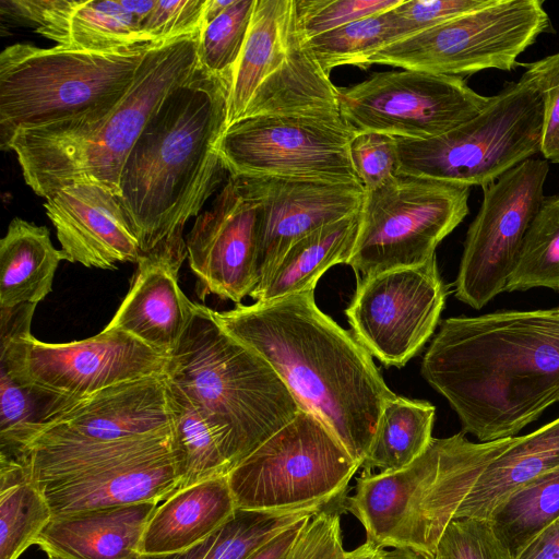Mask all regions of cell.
<instances>
[{
  "label": "cell",
  "mask_w": 559,
  "mask_h": 559,
  "mask_svg": "<svg viewBox=\"0 0 559 559\" xmlns=\"http://www.w3.org/2000/svg\"><path fill=\"white\" fill-rule=\"evenodd\" d=\"M421 373L480 442L515 437L559 402V307L451 317Z\"/></svg>",
  "instance_id": "cell-1"
},
{
  "label": "cell",
  "mask_w": 559,
  "mask_h": 559,
  "mask_svg": "<svg viewBox=\"0 0 559 559\" xmlns=\"http://www.w3.org/2000/svg\"><path fill=\"white\" fill-rule=\"evenodd\" d=\"M313 292L239 304L213 314L274 368L301 406L361 466L382 408L396 394L354 334L318 308Z\"/></svg>",
  "instance_id": "cell-2"
},
{
  "label": "cell",
  "mask_w": 559,
  "mask_h": 559,
  "mask_svg": "<svg viewBox=\"0 0 559 559\" xmlns=\"http://www.w3.org/2000/svg\"><path fill=\"white\" fill-rule=\"evenodd\" d=\"M231 83L201 63L155 110L129 153L117 197L141 257L187 258L183 229L226 171L217 151Z\"/></svg>",
  "instance_id": "cell-3"
},
{
  "label": "cell",
  "mask_w": 559,
  "mask_h": 559,
  "mask_svg": "<svg viewBox=\"0 0 559 559\" xmlns=\"http://www.w3.org/2000/svg\"><path fill=\"white\" fill-rule=\"evenodd\" d=\"M200 32L150 49L130 90L105 116L91 122L62 121L19 130L8 151L15 153L25 183L45 199L81 182L102 186L118 197L123 165L144 127L200 64Z\"/></svg>",
  "instance_id": "cell-4"
},
{
  "label": "cell",
  "mask_w": 559,
  "mask_h": 559,
  "mask_svg": "<svg viewBox=\"0 0 559 559\" xmlns=\"http://www.w3.org/2000/svg\"><path fill=\"white\" fill-rule=\"evenodd\" d=\"M166 380L223 433L236 466L305 409L274 368L200 304L168 356Z\"/></svg>",
  "instance_id": "cell-5"
},
{
  "label": "cell",
  "mask_w": 559,
  "mask_h": 559,
  "mask_svg": "<svg viewBox=\"0 0 559 559\" xmlns=\"http://www.w3.org/2000/svg\"><path fill=\"white\" fill-rule=\"evenodd\" d=\"M159 43L105 52L23 43L4 48L0 53L2 151L21 129L91 122L105 116L130 90L143 58Z\"/></svg>",
  "instance_id": "cell-6"
},
{
  "label": "cell",
  "mask_w": 559,
  "mask_h": 559,
  "mask_svg": "<svg viewBox=\"0 0 559 559\" xmlns=\"http://www.w3.org/2000/svg\"><path fill=\"white\" fill-rule=\"evenodd\" d=\"M543 122V95L522 74L454 129L427 140L396 138L397 175L485 188L539 153Z\"/></svg>",
  "instance_id": "cell-7"
},
{
  "label": "cell",
  "mask_w": 559,
  "mask_h": 559,
  "mask_svg": "<svg viewBox=\"0 0 559 559\" xmlns=\"http://www.w3.org/2000/svg\"><path fill=\"white\" fill-rule=\"evenodd\" d=\"M360 465L330 429L302 409L227 475L237 509L320 511L346 502Z\"/></svg>",
  "instance_id": "cell-8"
},
{
  "label": "cell",
  "mask_w": 559,
  "mask_h": 559,
  "mask_svg": "<svg viewBox=\"0 0 559 559\" xmlns=\"http://www.w3.org/2000/svg\"><path fill=\"white\" fill-rule=\"evenodd\" d=\"M471 187L396 175L366 191L347 264L362 277L416 266L468 214Z\"/></svg>",
  "instance_id": "cell-9"
},
{
  "label": "cell",
  "mask_w": 559,
  "mask_h": 559,
  "mask_svg": "<svg viewBox=\"0 0 559 559\" xmlns=\"http://www.w3.org/2000/svg\"><path fill=\"white\" fill-rule=\"evenodd\" d=\"M540 0H488L487 4L396 40L374 52L371 64L438 75L512 71L537 38L551 33Z\"/></svg>",
  "instance_id": "cell-10"
},
{
  "label": "cell",
  "mask_w": 559,
  "mask_h": 559,
  "mask_svg": "<svg viewBox=\"0 0 559 559\" xmlns=\"http://www.w3.org/2000/svg\"><path fill=\"white\" fill-rule=\"evenodd\" d=\"M343 119L254 116L228 126L217 151L230 176L360 183Z\"/></svg>",
  "instance_id": "cell-11"
},
{
  "label": "cell",
  "mask_w": 559,
  "mask_h": 559,
  "mask_svg": "<svg viewBox=\"0 0 559 559\" xmlns=\"http://www.w3.org/2000/svg\"><path fill=\"white\" fill-rule=\"evenodd\" d=\"M463 78L403 70L378 72L338 88L340 111L356 132L427 140L478 115L490 102Z\"/></svg>",
  "instance_id": "cell-12"
},
{
  "label": "cell",
  "mask_w": 559,
  "mask_h": 559,
  "mask_svg": "<svg viewBox=\"0 0 559 559\" xmlns=\"http://www.w3.org/2000/svg\"><path fill=\"white\" fill-rule=\"evenodd\" d=\"M549 163L528 158L483 188L455 280V297L481 309L504 292L526 231L545 199Z\"/></svg>",
  "instance_id": "cell-13"
},
{
  "label": "cell",
  "mask_w": 559,
  "mask_h": 559,
  "mask_svg": "<svg viewBox=\"0 0 559 559\" xmlns=\"http://www.w3.org/2000/svg\"><path fill=\"white\" fill-rule=\"evenodd\" d=\"M448 287L436 255L358 281L345 313L357 341L385 367L401 368L433 334Z\"/></svg>",
  "instance_id": "cell-14"
},
{
  "label": "cell",
  "mask_w": 559,
  "mask_h": 559,
  "mask_svg": "<svg viewBox=\"0 0 559 559\" xmlns=\"http://www.w3.org/2000/svg\"><path fill=\"white\" fill-rule=\"evenodd\" d=\"M452 520H490L513 493L559 466V417L520 437L472 442L442 438Z\"/></svg>",
  "instance_id": "cell-15"
},
{
  "label": "cell",
  "mask_w": 559,
  "mask_h": 559,
  "mask_svg": "<svg viewBox=\"0 0 559 559\" xmlns=\"http://www.w3.org/2000/svg\"><path fill=\"white\" fill-rule=\"evenodd\" d=\"M167 361L168 356L132 335L106 328L88 338L61 344L44 343L32 336L24 380L56 397L57 413L100 390L163 376Z\"/></svg>",
  "instance_id": "cell-16"
},
{
  "label": "cell",
  "mask_w": 559,
  "mask_h": 559,
  "mask_svg": "<svg viewBox=\"0 0 559 559\" xmlns=\"http://www.w3.org/2000/svg\"><path fill=\"white\" fill-rule=\"evenodd\" d=\"M187 258L201 300L214 295L241 304L259 283L258 204L242 178L228 177L210 210L187 235Z\"/></svg>",
  "instance_id": "cell-17"
},
{
  "label": "cell",
  "mask_w": 559,
  "mask_h": 559,
  "mask_svg": "<svg viewBox=\"0 0 559 559\" xmlns=\"http://www.w3.org/2000/svg\"><path fill=\"white\" fill-rule=\"evenodd\" d=\"M173 430L165 373L104 389L64 406L40 425L27 451L38 443H107Z\"/></svg>",
  "instance_id": "cell-18"
},
{
  "label": "cell",
  "mask_w": 559,
  "mask_h": 559,
  "mask_svg": "<svg viewBox=\"0 0 559 559\" xmlns=\"http://www.w3.org/2000/svg\"><path fill=\"white\" fill-rule=\"evenodd\" d=\"M241 178L258 204L260 278L298 239L359 213L366 192L361 183Z\"/></svg>",
  "instance_id": "cell-19"
},
{
  "label": "cell",
  "mask_w": 559,
  "mask_h": 559,
  "mask_svg": "<svg viewBox=\"0 0 559 559\" xmlns=\"http://www.w3.org/2000/svg\"><path fill=\"white\" fill-rule=\"evenodd\" d=\"M44 206L67 261L103 270L139 262L138 239L117 195L104 187L66 186L48 197Z\"/></svg>",
  "instance_id": "cell-20"
},
{
  "label": "cell",
  "mask_w": 559,
  "mask_h": 559,
  "mask_svg": "<svg viewBox=\"0 0 559 559\" xmlns=\"http://www.w3.org/2000/svg\"><path fill=\"white\" fill-rule=\"evenodd\" d=\"M173 449L38 485L52 516L141 502H162L179 487Z\"/></svg>",
  "instance_id": "cell-21"
},
{
  "label": "cell",
  "mask_w": 559,
  "mask_h": 559,
  "mask_svg": "<svg viewBox=\"0 0 559 559\" xmlns=\"http://www.w3.org/2000/svg\"><path fill=\"white\" fill-rule=\"evenodd\" d=\"M131 286L108 330L126 332L169 356L180 343L195 308L181 290L178 271L166 260L142 255Z\"/></svg>",
  "instance_id": "cell-22"
},
{
  "label": "cell",
  "mask_w": 559,
  "mask_h": 559,
  "mask_svg": "<svg viewBox=\"0 0 559 559\" xmlns=\"http://www.w3.org/2000/svg\"><path fill=\"white\" fill-rule=\"evenodd\" d=\"M159 502L52 516L36 544L61 559H139L146 524Z\"/></svg>",
  "instance_id": "cell-23"
},
{
  "label": "cell",
  "mask_w": 559,
  "mask_h": 559,
  "mask_svg": "<svg viewBox=\"0 0 559 559\" xmlns=\"http://www.w3.org/2000/svg\"><path fill=\"white\" fill-rule=\"evenodd\" d=\"M254 116L343 118L338 88L306 47L296 22L295 3L286 56L258 87L242 118Z\"/></svg>",
  "instance_id": "cell-24"
},
{
  "label": "cell",
  "mask_w": 559,
  "mask_h": 559,
  "mask_svg": "<svg viewBox=\"0 0 559 559\" xmlns=\"http://www.w3.org/2000/svg\"><path fill=\"white\" fill-rule=\"evenodd\" d=\"M236 509L227 475L178 488L150 518L141 555L182 551L214 533Z\"/></svg>",
  "instance_id": "cell-25"
},
{
  "label": "cell",
  "mask_w": 559,
  "mask_h": 559,
  "mask_svg": "<svg viewBox=\"0 0 559 559\" xmlns=\"http://www.w3.org/2000/svg\"><path fill=\"white\" fill-rule=\"evenodd\" d=\"M358 223L359 213L324 225L295 241L262 275L250 297L263 302L314 288L330 267L347 264Z\"/></svg>",
  "instance_id": "cell-26"
},
{
  "label": "cell",
  "mask_w": 559,
  "mask_h": 559,
  "mask_svg": "<svg viewBox=\"0 0 559 559\" xmlns=\"http://www.w3.org/2000/svg\"><path fill=\"white\" fill-rule=\"evenodd\" d=\"M62 260L66 254L53 247L46 226L13 218L0 240V308L41 301Z\"/></svg>",
  "instance_id": "cell-27"
},
{
  "label": "cell",
  "mask_w": 559,
  "mask_h": 559,
  "mask_svg": "<svg viewBox=\"0 0 559 559\" xmlns=\"http://www.w3.org/2000/svg\"><path fill=\"white\" fill-rule=\"evenodd\" d=\"M294 0H255L249 31L235 66L227 103V127L240 120L261 83L283 62Z\"/></svg>",
  "instance_id": "cell-28"
},
{
  "label": "cell",
  "mask_w": 559,
  "mask_h": 559,
  "mask_svg": "<svg viewBox=\"0 0 559 559\" xmlns=\"http://www.w3.org/2000/svg\"><path fill=\"white\" fill-rule=\"evenodd\" d=\"M435 406L427 401L395 395L380 414L369 451L361 463L362 473H388L413 463L430 444Z\"/></svg>",
  "instance_id": "cell-29"
},
{
  "label": "cell",
  "mask_w": 559,
  "mask_h": 559,
  "mask_svg": "<svg viewBox=\"0 0 559 559\" xmlns=\"http://www.w3.org/2000/svg\"><path fill=\"white\" fill-rule=\"evenodd\" d=\"M168 389L174 413L173 452L180 476L178 488L228 475L236 463L226 438L182 394L169 385Z\"/></svg>",
  "instance_id": "cell-30"
},
{
  "label": "cell",
  "mask_w": 559,
  "mask_h": 559,
  "mask_svg": "<svg viewBox=\"0 0 559 559\" xmlns=\"http://www.w3.org/2000/svg\"><path fill=\"white\" fill-rule=\"evenodd\" d=\"M51 519L28 465L0 460V559H19Z\"/></svg>",
  "instance_id": "cell-31"
},
{
  "label": "cell",
  "mask_w": 559,
  "mask_h": 559,
  "mask_svg": "<svg viewBox=\"0 0 559 559\" xmlns=\"http://www.w3.org/2000/svg\"><path fill=\"white\" fill-rule=\"evenodd\" d=\"M316 512L236 509L228 521L200 543L182 551L141 555L139 559H246L269 540Z\"/></svg>",
  "instance_id": "cell-32"
},
{
  "label": "cell",
  "mask_w": 559,
  "mask_h": 559,
  "mask_svg": "<svg viewBox=\"0 0 559 559\" xmlns=\"http://www.w3.org/2000/svg\"><path fill=\"white\" fill-rule=\"evenodd\" d=\"M559 518V466L513 493L491 515L498 538L516 558Z\"/></svg>",
  "instance_id": "cell-33"
},
{
  "label": "cell",
  "mask_w": 559,
  "mask_h": 559,
  "mask_svg": "<svg viewBox=\"0 0 559 559\" xmlns=\"http://www.w3.org/2000/svg\"><path fill=\"white\" fill-rule=\"evenodd\" d=\"M155 43L120 0H82L70 17L63 48L105 52Z\"/></svg>",
  "instance_id": "cell-34"
},
{
  "label": "cell",
  "mask_w": 559,
  "mask_h": 559,
  "mask_svg": "<svg viewBox=\"0 0 559 559\" xmlns=\"http://www.w3.org/2000/svg\"><path fill=\"white\" fill-rule=\"evenodd\" d=\"M535 287L559 293V193L545 197L526 231L504 292Z\"/></svg>",
  "instance_id": "cell-35"
},
{
  "label": "cell",
  "mask_w": 559,
  "mask_h": 559,
  "mask_svg": "<svg viewBox=\"0 0 559 559\" xmlns=\"http://www.w3.org/2000/svg\"><path fill=\"white\" fill-rule=\"evenodd\" d=\"M390 11L306 39V47L328 74L340 66L367 69L376 51L396 40Z\"/></svg>",
  "instance_id": "cell-36"
},
{
  "label": "cell",
  "mask_w": 559,
  "mask_h": 559,
  "mask_svg": "<svg viewBox=\"0 0 559 559\" xmlns=\"http://www.w3.org/2000/svg\"><path fill=\"white\" fill-rule=\"evenodd\" d=\"M254 4L255 0H235L217 17L201 26L198 48L200 63L230 83L247 38Z\"/></svg>",
  "instance_id": "cell-37"
},
{
  "label": "cell",
  "mask_w": 559,
  "mask_h": 559,
  "mask_svg": "<svg viewBox=\"0 0 559 559\" xmlns=\"http://www.w3.org/2000/svg\"><path fill=\"white\" fill-rule=\"evenodd\" d=\"M346 502L326 507L308 518L283 559H383L386 550L365 542L346 550L341 518Z\"/></svg>",
  "instance_id": "cell-38"
},
{
  "label": "cell",
  "mask_w": 559,
  "mask_h": 559,
  "mask_svg": "<svg viewBox=\"0 0 559 559\" xmlns=\"http://www.w3.org/2000/svg\"><path fill=\"white\" fill-rule=\"evenodd\" d=\"M403 0H294L297 25L305 38L390 11Z\"/></svg>",
  "instance_id": "cell-39"
},
{
  "label": "cell",
  "mask_w": 559,
  "mask_h": 559,
  "mask_svg": "<svg viewBox=\"0 0 559 559\" xmlns=\"http://www.w3.org/2000/svg\"><path fill=\"white\" fill-rule=\"evenodd\" d=\"M429 559H515L498 538L490 520H452Z\"/></svg>",
  "instance_id": "cell-40"
},
{
  "label": "cell",
  "mask_w": 559,
  "mask_h": 559,
  "mask_svg": "<svg viewBox=\"0 0 559 559\" xmlns=\"http://www.w3.org/2000/svg\"><path fill=\"white\" fill-rule=\"evenodd\" d=\"M349 156L365 191L373 190L397 175L395 136L380 132H356L349 142Z\"/></svg>",
  "instance_id": "cell-41"
},
{
  "label": "cell",
  "mask_w": 559,
  "mask_h": 559,
  "mask_svg": "<svg viewBox=\"0 0 559 559\" xmlns=\"http://www.w3.org/2000/svg\"><path fill=\"white\" fill-rule=\"evenodd\" d=\"M82 0H0L1 15L31 25L60 47L68 39L69 21Z\"/></svg>",
  "instance_id": "cell-42"
},
{
  "label": "cell",
  "mask_w": 559,
  "mask_h": 559,
  "mask_svg": "<svg viewBox=\"0 0 559 559\" xmlns=\"http://www.w3.org/2000/svg\"><path fill=\"white\" fill-rule=\"evenodd\" d=\"M525 74L544 98L540 151L544 159L559 164V51L523 64Z\"/></svg>",
  "instance_id": "cell-43"
},
{
  "label": "cell",
  "mask_w": 559,
  "mask_h": 559,
  "mask_svg": "<svg viewBox=\"0 0 559 559\" xmlns=\"http://www.w3.org/2000/svg\"><path fill=\"white\" fill-rule=\"evenodd\" d=\"M487 2L488 0H403L390 11L396 40L481 8Z\"/></svg>",
  "instance_id": "cell-44"
},
{
  "label": "cell",
  "mask_w": 559,
  "mask_h": 559,
  "mask_svg": "<svg viewBox=\"0 0 559 559\" xmlns=\"http://www.w3.org/2000/svg\"><path fill=\"white\" fill-rule=\"evenodd\" d=\"M206 0H156L141 29L154 41H163L201 28Z\"/></svg>",
  "instance_id": "cell-45"
},
{
  "label": "cell",
  "mask_w": 559,
  "mask_h": 559,
  "mask_svg": "<svg viewBox=\"0 0 559 559\" xmlns=\"http://www.w3.org/2000/svg\"><path fill=\"white\" fill-rule=\"evenodd\" d=\"M515 559H559V518L526 546Z\"/></svg>",
  "instance_id": "cell-46"
},
{
  "label": "cell",
  "mask_w": 559,
  "mask_h": 559,
  "mask_svg": "<svg viewBox=\"0 0 559 559\" xmlns=\"http://www.w3.org/2000/svg\"><path fill=\"white\" fill-rule=\"evenodd\" d=\"M308 518L295 523L294 525H292L290 527L275 536L266 544L258 548L246 559H283V557L287 554V551L294 544L300 528L308 520Z\"/></svg>",
  "instance_id": "cell-47"
},
{
  "label": "cell",
  "mask_w": 559,
  "mask_h": 559,
  "mask_svg": "<svg viewBox=\"0 0 559 559\" xmlns=\"http://www.w3.org/2000/svg\"><path fill=\"white\" fill-rule=\"evenodd\" d=\"M122 5L140 22L153 10L156 0H120Z\"/></svg>",
  "instance_id": "cell-48"
},
{
  "label": "cell",
  "mask_w": 559,
  "mask_h": 559,
  "mask_svg": "<svg viewBox=\"0 0 559 559\" xmlns=\"http://www.w3.org/2000/svg\"><path fill=\"white\" fill-rule=\"evenodd\" d=\"M235 0H206L202 25L210 23L224 12Z\"/></svg>",
  "instance_id": "cell-49"
},
{
  "label": "cell",
  "mask_w": 559,
  "mask_h": 559,
  "mask_svg": "<svg viewBox=\"0 0 559 559\" xmlns=\"http://www.w3.org/2000/svg\"><path fill=\"white\" fill-rule=\"evenodd\" d=\"M383 559H426L424 556L409 550L392 549L386 550Z\"/></svg>",
  "instance_id": "cell-50"
},
{
  "label": "cell",
  "mask_w": 559,
  "mask_h": 559,
  "mask_svg": "<svg viewBox=\"0 0 559 559\" xmlns=\"http://www.w3.org/2000/svg\"><path fill=\"white\" fill-rule=\"evenodd\" d=\"M49 559H61V558H57V557H49Z\"/></svg>",
  "instance_id": "cell-51"
},
{
  "label": "cell",
  "mask_w": 559,
  "mask_h": 559,
  "mask_svg": "<svg viewBox=\"0 0 559 559\" xmlns=\"http://www.w3.org/2000/svg\"><path fill=\"white\" fill-rule=\"evenodd\" d=\"M426 558V557H425ZM426 559H429V558H426Z\"/></svg>",
  "instance_id": "cell-52"
}]
</instances>
